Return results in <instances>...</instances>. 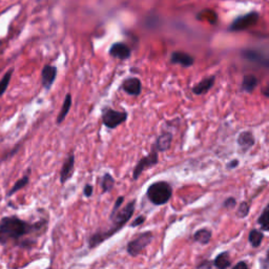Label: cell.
Instances as JSON below:
<instances>
[{
  "label": "cell",
  "mask_w": 269,
  "mask_h": 269,
  "mask_svg": "<svg viewBox=\"0 0 269 269\" xmlns=\"http://www.w3.org/2000/svg\"><path fill=\"white\" fill-rule=\"evenodd\" d=\"M157 162H158V153L156 150H153L147 157H144L141 161L138 163V165L136 166V168L134 170V180H137L140 174L142 173V171L146 167L154 166L155 164H157Z\"/></svg>",
  "instance_id": "9"
},
{
  "label": "cell",
  "mask_w": 269,
  "mask_h": 269,
  "mask_svg": "<svg viewBox=\"0 0 269 269\" xmlns=\"http://www.w3.org/2000/svg\"><path fill=\"white\" fill-rule=\"evenodd\" d=\"M247 267H248V265H247L246 263H245V262L238 263V264L235 266V268H247Z\"/></svg>",
  "instance_id": "32"
},
{
  "label": "cell",
  "mask_w": 269,
  "mask_h": 269,
  "mask_svg": "<svg viewBox=\"0 0 269 269\" xmlns=\"http://www.w3.org/2000/svg\"><path fill=\"white\" fill-rule=\"evenodd\" d=\"M171 135L170 134H163L162 136H160L157 140V149L160 151H165L166 149L169 148L170 143H171Z\"/></svg>",
  "instance_id": "17"
},
{
  "label": "cell",
  "mask_w": 269,
  "mask_h": 269,
  "mask_svg": "<svg viewBox=\"0 0 269 269\" xmlns=\"http://www.w3.org/2000/svg\"><path fill=\"white\" fill-rule=\"evenodd\" d=\"M256 85H258V79H256L253 75H246L244 77L242 87L245 92L248 93L252 92Z\"/></svg>",
  "instance_id": "18"
},
{
  "label": "cell",
  "mask_w": 269,
  "mask_h": 269,
  "mask_svg": "<svg viewBox=\"0 0 269 269\" xmlns=\"http://www.w3.org/2000/svg\"><path fill=\"white\" fill-rule=\"evenodd\" d=\"M20 146H21V143H20V144H18V145H16V146H15L13 149H11L8 154H6V155H5V157H4L2 160H3V161H6V160H9L10 158H12V157H13V156H15V155L18 153V150H19Z\"/></svg>",
  "instance_id": "26"
},
{
  "label": "cell",
  "mask_w": 269,
  "mask_h": 269,
  "mask_svg": "<svg viewBox=\"0 0 269 269\" xmlns=\"http://www.w3.org/2000/svg\"><path fill=\"white\" fill-rule=\"evenodd\" d=\"M49 221L39 220L38 222L26 221L18 216H7L0 220V245L13 243L22 249H31L36 240L29 239L30 236L39 237L46 230Z\"/></svg>",
  "instance_id": "1"
},
{
  "label": "cell",
  "mask_w": 269,
  "mask_h": 269,
  "mask_svg": "<svg viewBox=\"0 0 269 269\" xmlns=\"http://www.w3.org/2000/svg\"><path fill=\"white\" fill-rule=\"evenodd\" d=\"M194 238H195V241H197L199 243L207 244L210 241V239H212V231L206 229V228L200 229L195 233Z\"/></svg>",
  "instance_id": "19"
},
{
  "label": "cell",
  "mask_w": 269,
  "mask_h": 269,
  "mask_svg": "<svg viewBox=\"0 0 269 269\" xmlns=\"http://www.w3.org/2000/svg\"><path fill=\"white\" fill-rule=\"evenodd\" d=\"M263 94H264V95H265L267 98H269V84H268V86L263 91Z\"/></svg>",
  "instance_id": "33"
},
{
  "label": "cell",
  "mask_w": 269,
  "mask_h": 269,
  "mask_svg": "<svg viewBox=\"0 0 269 269\" xmlns=\"http://www.w3.org/2000/svg\"><path fill=\"white\" fill-rule=\"evenodd\" d=\"M194 57L184 52H173L171 54V62L181 64L182 66L190 67L194 64Z\"/></svg>",
  "instance_id": "13"
},
{
  "label": "cell",
  "mask_w": 269,
  "mask_h": 269,
  "mask_svg": "<svg viewBox=\"0 0 269 269\" xmlns=\"http://www.w3.org/2000/svg\"><path fill=\"white\" fill-rule=\"evenodd\" d=\"M75 171V154L69 153V155L66 157L63 165L59 172V180L61 185H64L68 180H71Z\"/></svg>",
  "instance_id": "8"
},
{
  "label": "cell",
  "mask_w": 269,
  "mask_h": 269,
  "mask_svg": "<svg viewBox=\"0 0 269 269\" xmlns=\"http://www.w3.org/2000/svg\"><path fill=\"white\" fill-rule=\"evenodd\" d=\"M153 233L150 231L147 232H143L140 235L139 237H137L135 240L131 241L127 245V252L130 253L133 256L138 255L140 252H141L147 245L153 241Z\"/></svg>",
  "instance_id": "6"
},
{
  "label": "cell",
  "mask_w": 269,
  "mask_h": 269,
  "mask_svg": "<svg viewBox=\"0 0 269 269\" xmlns=\"http://www.w3.org/2000/svg\"><path fill=\"white\" fill-rule=\"evenodd\" d=\"M131 49L123 42L114 43L110 49V55L114 58H118L120 60L128 59L131 57Z\"/></svg>",
  "instance_id": "10"
},
{
  "label": "cell",
  "mask_w": 269,
  "mask_h": 269,
  "mask_svg": "<svg viewBox=\"0 0 269 269\" xmlns=\"http://www.w3.org/2000/svg\"><path fill=\"white\" fill-rule=\"evenodd\" d=\"M123 201H124V198H123V197H119L118 199H117V201H116V203H115V206H114V208H113V212H112V214L116 213L117 210H118V209L120 208V206L122 205Z\"/></svg>",
  "instance_id": "28"
},
{
  "label": "cell",
  "mask_w": 269,
  "mask_h": 269,
  "mask_svg": "<svg viewBox=\"0 0 269 269\" xmlns=\"http://www.w3.org/2000/svg\"><path fill=\"white\" fill-rule=\"evenodd\" d=\"M135 212V202L128 203L125 207L118 209L116 213L111 214V220L113 221V225L109 230L105 231H98L94 233L88 239V247L95 248L105 240L113 237L116 232H118L123 226L131 220Z\"/></svg>",
  "instance_id": "2"
},
{
  "label": "cell",
  "mask_w": 269,
  "mask_h": 269,
  "mask_svg": "<svg viewBox=\"0 0 269 269\" xmlns=\"http://www.w3.org/2000/svg\"><path fill=\"white\" fill-rule=\"evenodd\" d=\"M238 143L243 148V150H247L254 144V138L251 133L244 132L239 136Z\"/></svg>",
  "instance_id": "16"
},
{
  "label": "cell",
  "mask_w": 269,
  "mask_h": 269,
  "mask_svg": "<svg viewBox=\"0 0 269 269\" xmlns=\"http://www.w3.org/2000/svg\"><path fill=\"white\" fill-rule=\"evenodd\" d=\"M214 264H215V266L217 268H221V269H224V268L229 267L230 266V258H229L228 252L220 253L216 258Z\"/></svg>",
  "instance_id": "22"
},
{
  "label": "cell",
  "mask_w": 269,
  "mask_h": 269,
  "mask_svg": "<svg viewBox=\"0 0 269 269\" xmlns=\"http://www.w3.org/2000/svg\"><path fill=\"white\" fill-rule=\"evenodd\" d=\"M31 171H32V169L29 168V169L27 170V172H26L25 174H23V176H22L19 180H17V181L14 183V185L12 186V189H11V190L8 192V194H7V197H8V198H10V197H12L13 195L17 194V192L23 190L26 186L29 185V183H30V174H31Z\"/></svg>",
  "instance_id": "14"
},
{
  "label": "cell",
  "mask_w": 269,
  "mask_h": 269,
  "mask_svg": "<svg viewBox=\"0 0 269 269\" xmlns=\"http://www.w3.org/2000/svg\"><path fill=\"white\" fill-rule=\"evenodd\" d=\"M72 103H73L72 102V95L69 93H67L65 95V97H64L61 110H60L59 114H58V116H57V119H56V124L57 125H60L61 123L64 122V120L67 117L69 111H71V109H72Z\"/></svg>",
  "instance_id": "12"
},
{
  "label": "cell",
  "mask_w": 269,
  "mask_h": 269,
  "mask_svg": "<svg viewBox=\"0 0 269 269\" xmlns=\"http://www.w3.org/2000/svg\"><path fill=\"white\" fill-rule=\"evenodd\" d=\"M147 197L156 205L165 204L172 196V190L167 182H156L151 184L147 190Z\"/></svg>",
  "instance_id": "3"
},
{
  "label": "cell",
  "mask_w": 269,
  "mask_h": 269,
  "mask_svg": "<svg viewBox=\"0 0 269 269\" xmlns=\"http://www.w3.org/2000/svg\"><path fill=\"white\" fill-rule=\"evenodd\" d=\"M258 222H259V224L261 225V228L263 230L269 231V204L263 210V213L260 216Z\"/></svg>",
  "instance_id": "24"
},
{
  "label": "cell",
  "mask_w": 269,
  "mask_h": 269,
  "mask_svg": "<svg viewBox=\"0 0 269 269\" xmlns=\"http://www.w3.org/2000/svg\"><path fill=\"white\" fill-rule=\"evenodd\" d=\"M144 221H145V217L140 216V217H138L134 222H132V224H131V225H132V227H136V226H138V225H141Z\"/></svg>",
  "instance_id": "29"
},
{
  "label": "cell",
  "mask_w": 269,
  "mask_h": 269,
  "mask_svg": "<svg viewBox=\"0 0 269 269\" xmlns=\"http://www.w3.org/2000/svg\"><path fill=\"white\" fill-rule=\"evenodd\" d=\"M259 18H260L259 13H256V12H251V13H248L246 15L240 16L231 23L229 27V31L241 32L247 30L256 25V22L259 21Z\"/></svg>",
  "instance_id": "5"
},
{
  "label": "cell",
  "mask_w": 269,
  "mask_h": 269,
  "mask_svg": "<svg viewBox=\"0 0 269 269\" xmlns=\"http://www.w3.org/2000/svg\"><path fill=\"white\" fill-rule=\"evenodd\" d=\"M122 88L124 92L133 96H137L141 93V81L138 78H128L122 83Z\"/></svg>",
  "instance_id": "11"
},
{
  "label": "cell",
  "mask_w": 269,
  "mask_h": 269,
  "mask_svg": "<svg viewBox=\"0 0 269 269\" xmlns=\"http://www.w3.org/2000/svg\"><path fill=\"white\" fill-rule=\"evenodd\" d=\"M13 73H14V68L9 69V71L2 78V80H0V97L4 96V94L7 92L11 80H12V76H13Z\"/></svg>",
  "instance_id": "20"
},
{
  "label": "cell",
  "mask_w": 269,
  "mask_h": 269,
  "mask_svg": "<svg viewBox=\"0 0 269 269\" xmlns=\"http://www.w3.org/2000/svg\"><path fill=\"white\" fill-rule=\"evenodd\" d=\"M249 213V205L246 202H243L241 203L240 207H239V212H238V216L240 218H245Z\"/></svg>",
  "instance_id": "25"
},
{
  "label": "cell",
  "mask_w": 269,
  "mask_h": 269,
  "mask_svg": "<svg viewBox=\"0 0 269 269\" xmlns=\"http://www.w3.org/2000/svg\"><path fill=\"white\" fill-rule=\"evenodd\" d=\"M93 192H94V187H93V185H91V184H86V185L84 186V189H83V195H84V197H86V198H91L92 195H93Z\"/></svg>",
  "instance_id": "27"
},
{
  "label": "cell",
  "mask_w": 269,
  "mask_h": 269,
  "mask_svg": "<svg viewBox=\"0 0 269 269\" xmlns=\"http://www.w3.org/2000/svg\"><path fill=\"white\" fill-rule=\"evenodd\" d=\"M215 80H216V77L215 76H212V77H209V78H206V79L202 80L201 82H199L193 88V92L196 94V95H202V94L207 93L210 88H212L214 86Z\"/></svg>",
  "instance_id": "15"
},
{
  "label": "cell",
  "mask_w": 269,
  "mask_h": 269,
  "mask_svg": "<svg viewBox=\"0 0 269 269\" xmlns=\"http://www.w3.org/2000/svg\"><path fill=\"white\" fill-rule=\"evenodd\" d=\"M126 119L127 114L125 112H118L112 109H104L102 112V122L111 130L118 127L120 124L125 122Z\"/></svg>",
  "instance_id": "4"
},
{
  "label": "cell",
  "mask_w": 269,
  "mask_h": 269,
  "mask_svg": "<svg viewBox=\"0 0 269 269\" xmlns=\"http://www.w3.org/2000/svg\"><path fill=\"white\" fill-rule=\"evenodd\" d=\"M267 259H268V261H269V249H268V251H267Z\"/></svg>",
  "instance_id": "34"
},
{
  "label": "cell",
  "mask_w": 269,
  "mask_h": 269,
  "mask_svg": "<svg viewBox=\"0 0 269 269\" xmlns=\"http://www.w3.org/2000/svg\"><path fill=\"white\" fill-rule=\"evenodd\" d=\"M115 185V179L112 177L111 173H105L101 179V189L102 193H109L113 190V187Z\"/></svg>",
  "instance_id": "21"
},
{
  "label": "cell",
  "mask_w": 269,
  "mask_h": 269,
  "mask_svg": "<svg viewBox=\"0 0 269 269\" xmlns=\"http://www.w3.org/2000/svg\"><path fill=\"white\" fill-rule=\"evenodd\" d=\"M58 68L55 65L45 64L41 71V86L46 92L50 91L57 79Z\"/></svg>",
  "instance_id": "7"
},
{
  "label": "cell",
  "mask_w": 269,
  "mask_h": 269,
  "mask_svg": "<svg viewBox=\"0 0 269 269\" xmlns=\"http://www.w3.org/2000/svg\"><path fill=\"white\" fill-rule=\"evenodd\" d=\"M263 238H264L263 233L258 231L256 229L251 230L250 233H249V242H250V244L252 245L253 247H259L260 244L263 241Z\"/></svg>",
  "instance_id": "23"
},
{
  "label": "cell",
  "mask_w": 269,
  "mask_h": 269,
  "mask_svg": "<svg viewBox=\"0 0 269 269\" xmlns=\"http://www.w3.org/2000/svg\"><path fill=\"white\" fill-rule=\"evenodd\" d=\"M236 205V200L233 198H229L226 200V202L224 203V206L227 207V208H230V207H233Z\"/></svg>",
  "instance_id": "30"
},
{
  "label": "cell",
  "mask_w": 269,
  "mask_h": 269,
  "mask_svg": "<svg viewBox=\"0 0 269 269\" xmlns=\"http://www.w3.org/2000/svg\"><path fill=\"white\" fill-rule=\"evenodd\" d=\"M239 164V162H238V160H235V161H233V162H230V163H228V165H227V167L228 168H233V167H236L237 165Z\"/></svg>",
  "instance_id": "31"
}]
</instances>
